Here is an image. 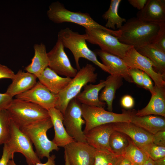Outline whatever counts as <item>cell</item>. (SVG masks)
I'll return each mask as SVG.
<instances>
[{"instance_id": "1", "label": "cell", "mask_w": 165, "mask_h": 165, "mask_svg": "<svg viewBox=\"0 0 165 165\" xmlns=\"http://www.w3.org/2000/svg\"><path fill=\"white\" fill-rule=\"evenodd\" d=\"M118 30L121 31L117 37L119 41L136 49L155 42L165 32V23L146 22L134 17Z\"/></svg>"}, {"instance_id": "2", "label": "cell", "mask_w": 165, "mask_h": 165, "mask_svg": "<svg viewBox=\"0 0 165 165\" xmlns=\"http://www.w3.org/2000/svg\"><path fill=\"white\" fill-rule=\"evenodd\" d=\"M57 39L61 42L64 47L68 49L72 53L78 70L80 68L79 59L82 58L91 61L104 71L112 75L110 70L98 61L95 52L88 47L85 34H80L66 28L58 32Z\"/></svg>"}, {"instance_id": "3", "label": "cell", "mask_w": 165, "mask_h": 165, "mask_svg": "<svg viewBox=\"0 0 165 165\" xmlns=\"http://www.w3.org/2000/svg\"><path fill=\"white\" fill-rule=\"evenodd\" d=\"M47 15L49 20L55 23L72 22L83 26L85 28H93L102 29L109 32L116 37H119L121 34V31L119 30H113L99 24L88 13L70 11L58 1L50 4L47 12Z\"/></svg>"}, {"instance_id": "4", "label": "cell", "mask_w": 165, "mask_h": 165, "mask_svg": "<svg viewBox=\"0 0 165 165\" xmlns=\"http://www.w3.org/2000/svg\"><path fill=\"white\" fill-rule=\"evenodd\" d=\"M11 120L20 129L50 117L48 111L36 104L13 99L6 109Z\"/></svg>"}, {"instance_id": "5", "label": "cell", "mask_w": 165, "mask_h": 165, "mask_svg": "<svg viewBox=\"0 0 165 165\" xmlns=\"http://www.w3.org/2000/svg\"><path fill=\"white\" fill-rule=\"evenodd\" d=\"M53 127L50 117L35 122L22 128L21 130L29 138L35 146V152L40 159L49 158L53 150L59 149L48 138L47 131Z\"/></svg>"}, {"instance_id": "6", "label": "cell", "mask_w": 165, "mask_h": 165, "mask_svg": "<svg viewBox=\"0 0 165 165\" xmlns=\"http://www.w3.org/2000/svg\"><path fill=\"white\" fill-rule=\"evenodd\" d=\"M95 70L89 64L80 68L68 86L57 94L58 101L55 108L63 114L69 102L75 98L82 87L88 83L96 82L98 75L95 72Z\"/></svg>"}, {"instance_id": "7", "label": "cell", "mask_w": 165, "mask_h": 165, "mask_svg": "<svg viewBox=\"0 0 165 165\" xmlns=\"http://www.w3.org/2000/svg\"><path fill=\"white\" fill-rule=\"evenodd\" d=\"M82 118L85 126L83 131L84 134L92 128L101 125L118 122H130L129 111L123 110L119 114L105 110L104 108L95 106L81 105Z\"/></svg>"}, {"instance_id": "8", "label": "cell", "mask_w": 165, "mask_h": 165, "mask_svg": "<svg viewBox=\"0 0 165 165\" xmlns=\"http://www.w3.org/2000/svg\"><path fill=\"white\" fill-rule=\"evenodd\" d=\"M86 41L98 45L104 52L123 59L132 46L121 42L109 32L102 29L85 28Z\"/></svg>"}, {"instance_id": "9", "label": "cell", "mask_w": 165, "mask_h": 165, "mask_svg": "<svg viewBox=\"0 0 165 165\" xmlns=\"http://www.w3.org/2000/svg\"><path fill=\"white\" fill-rule=\"evenodd\" d=\"M5 144L13 154L19 152L23 154L28 165H35L41 163L33 149L32 143L29 138L11 119L10 136Z\"/></svg>"}, {"instance_id": "10", "label": "cell", "mask_w": 165, "mask_h": 165, "mask_svg": "<svg viewBox=\"0 0 165 165\" xmlns=\"http://www.w3.org/2000/svg\"><path fill=\"white\" fill-rule=\"evenodd\" d=\"M63 116V124L68 135L75 141L86 142L82 129L85 122L82 119L81 105L75 98L69 102Z\"/></svg>"}, {"instance_id": "11", "label": "cell", "mask_w": 165, "mask_h": 165, "mask_svg": "<svg viewBox=\"0 0 165 165\" xmlns=\"http://www.w3.org/2000/svg\"><path fill=\"white\" fill-rule=\"evenodd\" d=\"M64 48L61 42L57 39L53 48L47 53L48 67L59 75L73 78L77 70L72 66Z\"/></svg>"}, {"instance_id": "12", "label": "cell", "mask_w": 165, "mask_h": 165, "mask_svg": "<svg viewBox=\"0 0 165 165\" xmlns=\"http://www.w3.org/2000/svg\"><path fill=\"white\" fill-rule=\"evenodd\" d=\"M123 60L129 68L138 69L146 73L154 81L155 85L165 86V75L156 72L149 60L139 53L133 47L128 50Z\"/></svg>"}, {"instance_id": "13", "label": "cell", "mask_w": 165, "mask_h": 165, "mask_svg": "<svg viewBox=\"0 0 165 165\" xmlns=\"http://www.w3.org/2000/svg\"><path fill=\"white\" fill-rule=\"evenodd\" d=\"M15 98L36 104L47 111L56 107L58 99L57 94L51 93L39 81L32 88Z\"/></svg>"}, {"instance_id": "14", "label": "cell", "mask_w": 165, "mask_h": 165, "mask_svg": "<svg viewBox=\"0 0 165 165\" xmlns=\"http://www.w3.org/2000/svg\"><path fill=\"white\" fill-rule=\"evenodd\" d=\"M64 148L71 165H94L96 149L86 142L75 141Z\"/></svg>"}, {"instance_id": "15", "label": "cell", "mask_w": 165, "mask_h": 165, "mask_svg": "<svg viewBox=\"0 0 165 165\" xmlns=\"http://www.w3.org/2000/svg\"><path fill=\"white\" fill-rule=\"evenodd\" d=\"M114 130L112 123L95 127L85 134L86 142L96 150L113 153L109 141L111 135Z\"/></svg>"}, {"instance_id": "16", "label": "cell", "mask_w": 165, "mask_h": 165, "mask_svg": "<svg viewBox=\"0 0 165 165\" xmlns=\"http://www.w3.org/2000/svg\"><path fill=\"white\" fill-rule=\"evenodd\" d=\"M112 124L114 130L126 135L136 145L153 142V135L131 122H118Z\"/></svg>"}, {"instance_id": "17", "label": "cell", "mask_w": 165, "mask_h": 165, "mask_svg": "<svg viewBox=\"0 0 165 165\" xmlns=\"http://www.w3.org/2000/svg\"><path fill=\"white\" fill-rule=\"evenodd\" d=\"M95 53L99 56L102 64L110 70L112 75L119 76L129 82H133L129 73V68L122 59L101 49L96 50Z\"/></svg>"}, {"instance_id": "18", "label": "cell", "mask_w": 165, "mask_h": 165, "mask_svg": "<svg viewBox=\"0 0 165 165\" xmlns=\"http://www.w3.org/2000/svg\"><path fill=\"white\" fill-rule=\"evenodd\" d=\"M136 15V17L144 21L165 23V0H147L144 7Z\"/></svg>"}, {"instance_id": "19", "label": "cell", "mask_w": 165, "mask_h": 165, "mask_svg": "<svg viewBox=\"0 0 165 165\" xmlns=\"http://www.w3.org/2000/svg\"><path fill=\"white\" fill-rule=\"evenodd\" d=\"M48 111L54 130V137L52 141L57 147L64 148L75 140L65 130L63 123V114L61 111L55 108Z\"/></svg>"}, {"instance_id": "20", "label": "cell", "mask_w": 165, "mask_h": 165, "mask_svg": "<svg viewBox=\"0 0 165 165\" xmlns=\"http://www.w3.org/2000/svg\"><path fill=\"white\" fill-rule=\"evenodd\" d=\"M154 93L152 94L148 103L145 108L135 112L136 116L157 115L165 117V86L154 85Z\"/></svg>"}, {"instance_id": "21", "label": "cell", "mask_w": 165, "mask_h": 165, "mask_svg": "<svg viewBox=\"0 0 165 165\" xmlns=\"http://www.w3.org/2000/svg\"><path fill=\"white\" fill-rule=\"evenodd\" d=\"M37 77L28 72L19 70L15 74L12 82L5 93L12 97L22 94L32 88L37 82Z\"/></svg>"}, {"instance_id": "22", "label": "cell", "mask_w": 165, "mask_h": 165, "mask_svg": "<svg viewBox=\"0 0 165 165\" xmlns=\"http://www.w3.org/2000/svg\"><path fill=\"white\" fill-rule=\"evenodd\" d=\"M131 116L130 122L148 132L154 135L157 132L165 130L164 117L156 115L138 116L134 110L129 111Z\"/></svg>"}, {"instance_id": "23", "label": "cell", "mask_w": 165, "mask_h": 165, "mask_svg": "<svg viewBox=\"0 0 165 165\" xmlns=\"http://www.w3.org/2000/svg\"><path fill=\"white\" fill-rule=\"evenodd\" d=\"M37 78L40 83L51 93L56 94L63 90L72 79L71 78L60 76L48 67Z\"/></svg>"}, {"instance_id": "24", "label": "cell", "mask_w": 165, "mask_h": 165, "mask_svg": "<svg viewBox=\"0 0 165 165\" xmlns=\"http://www.w3.org/2000/svg\"><path fill=\"white\" fill-rule=\"evenodd\" d=\"M105 81L101 80L99 83H91L84 86L83 90L80 92L75 97L76 100L82 104L104 108L106 103L100 101L99 93L105 86Z\"/></svg>"}, {"instance_id": "25", "label": "cell", "mask_w": 165, "mask_h": 165, "mask_svg": "<svg viewBox=\"0 0 165 165\" xmlns=\"http://www.w3.org/2000/svg\"><path fill=\"white\" fill-rule=\"evenodd\" d=\"M34 55L31 63L25 68L27 72L35 75L37 78L49 66V60L46 46L42 43L33 46Z\"/></svg>"}, {"instance_id": "26", "label": "cell", "mask_w": 165, "mask_h": 165, "mask_svg": "<svg viewBox=\"0 0 165 165\" xmlns=\"http://www.w3.org/2000/svg\"><path fill=\"white\" fill-rule=\"evenodd\" d=\"M135 49L149 60L156 72L165 75V52L157 49L152 44L145 45Z\"/></svg>"}, {"instance_id": "27", "label": "cell", "mask_w": 165, "mask_h": 165, "mask_svg": "<svg viewBox=\"0 0 165 165\" xmlns=\"http://www.w3.org/2000/svg\"><path fill=\"white\" fill-rule=\"evenodd\" d=\"M123 79L119 76L110 75L105 80V86L99 97L100 101L105 102L108 111L112 112V104L115 93L116 90L122 85Z\"/></svg>"}, {"instance_id": "28", "label": "cell", "mask_w": 165, "mask_h": 165, "mask_svg": "<svg viewBox=\"0 0 165 165\" xmlns=\"http://www.w3.org/2000/svg\"><path fill=\"white\" fill-rule=\"evenodd\" d=\"M121 0H111L108 9L104 13L102 17L107 21L105 27L115 30L116 26L119 29L123 26V22H126V20L121 17L118 14V9Z\"/></svg>"}, {"instance_id": "29", "label": "cell", "mask_w": 165, "mask_h": 165, "mask_svg": "<svg viewBox=\"0 0 165 165\" xmlns=\"http://www.w3.org/2000/svg\"><path fill=\"white\" fill-rule=\"evenodd\" d=\"M129 138L125 134L114 130L109 139V145L113 153L117 155H123L129 144Z\"/></svg>"}, {"instance_id": "30", "label": "cell", "mask_w": 165, "mask_h": 165, "mask_svg": "<svg viewBox=\"0 0 165 165\" xmlns=\"http://www.w3.org/2000/svg\"><path fill=\"white\" fill-rule=\"evenodd\" d=\"M132 163L142 165L149 157L130 138L129 144L123 155Z\"/></svg>"}, {"instance_id": "31", "label": "cell", "mask_w": 165, "mask_h": 165, "mask_svg": "<svg viewBox=\"0 0 165 165\" xmlns=\"http://www.w3.org/2000/svg\"><path fill=\"white\" fill-rule=\"evenodd\" d=\"M123 156L107 151L96 149L94 165H118Z\"/></svg>"}, {"instance_id": "32", "label": "cell", "mask_w": 165, "mask_h": 165, "mask_svg": "<svg viewBox=\"0 0 165 165\" xmlns=\"http://www.w3.org/2000/svg\"><path fill=\"white\" fill-rule=\"evenodd\" d=\"M11 119L6 110L0 109V145L6 143L10 134Z\"/></svg>"}, {"instance_id": "33", "label": "cell", "mask_w": 165, "mask_h": 165, "mask_svg": "<svg viewBox=\"0 0 165 165\" xmlns=\"http://www.w3.org/2000/svg\"><path fill=\"white\" fill-rule=\"evenodd\" d=\"M136 145L153 160L165 157V147L156 145L153 142Z\"/></svg>"}, {"instance_id": "34", "label": "cell", "mask_w": 165, "mask_h": 165, "mask_svg": "<svg viewBox=\"0 0 165 165\" xmlns=\"http://www.w3.org/2000/svg\"><path fill=\"white\" fill-rule=\"evenodd\" d=\"M144 72L138 69L129 68V73L133 82L142 87Z\"/></svg>"}, {"instance_id": "35", "label": "cell", "mask_w": 165, "mask_h": 165, "mask_svg": "<svg viewBox=\"0 0 165 165\" xmlns=\"http://www.w3.org/2000/svg\"><path fill=\"white\" fill-rule=\"evenodd\" d=\"M14 154L10 151L6 144H4L2 154L0 159V165H8L9 161L13 159Z\"/></svg>"}, {"instance_id": "36", "label": "cell", "mask_w": 165, "mask_h": 165, "mask_svg": "<svg viewBox=\"0 0 165 165\" xmlns=\"http://www.w3.org/2000/svg\"><path fill=\"white\" fill-rule=\"evenodd\" d=\"M15 75V73L11 69L0 64V79L6 78L12 80Z\"/></svg>"}, {"instance_id": "37", "label": "cell", "mask_w": 165, "mask_h": 165, "mask_svg": "<svg viewBox=\"0 0 165 165\" xmlns=\"http://www.w3.org/2000/svg\"><path fill=\"white\" fill-rule=\"evenodd\" d=\"M153 143L158 145L165 147V130L160 131L153 135Z\"/></svg>"}, {"instance_id": "38", "label": "cell", "mask_w": 165, "mask_h": 165, "mask_svg": "<svg viewBox=\"0 0 165 165\" xmlns=\"http://www.w3.org/2000/svg\"><path fill=\"white\" fill-rule=\"evenodd\" d=\"M6 94L0 93V109L6 110L13 99Z\"/></svg>"}, {"instance_id": "39", "label": "cell", "mask_w": 165, "mask_h": 165, "mask_svg": "<svg viewBox=\"0 0 165 165\" xmlns=\"http://www.w3.org/2000/svg\"><path fill=\"white\" fill-rule=\"evenodd\" d=\"M142 87L145 89L148 90L151 95L154 92V86L149 76L145 73L144 72L142 81Z\"/></svg>"}, {"instance_id": "40", "label": "cell", "mask_w": 165, "mask_h": 165, "mask_svg": "<svg viewBox=\"0 0 165 165\" xmlns=\"http://www.w3.org/2000/svg\"><path fill=\"white\" fill-rule=\"evenodd\" d=\"M134 98L130 95H126L122 98L121 104L125 108L130 109L134 106Z\"/></svg>"}, {"instance_id": "41", "label": "cell", "mask_w": 165, "mask_h": 165, "mask_svg": "<svg viewBox=\"0 0 165 165\" xmlns=\"http://www.w3.org/2000/svg\"><path fill=\"white\" fill-rule=\"evenodd\" d=\"M152 44L157 49L165 52V32Z\"/></svg>"}, {"instance_id": "42", "label": "cell", "mask_w": 165, "mask_h": 165, "mask_svg": "<svg viewBox=\"0 0 165 165\" xmlns=\"http://www.w3.org/2000/svg\"><path fill=\"white\" fill-rule=\"evenodd\" d=\"M56 156L54 155H52L48 158L47 161L45 163H39L35 165H56L55 162ZM8 165H17L13 159L10 160L8 163Z\"/></svg>"}, {"instance_id": "43", "label": "cell", "mask_w": 165, "mask_h": 165, "mask_svg": "<svg viewBox=\"0 0 165 165\" xmlns=\"http://www.w3.org/2000/svg\"><path fill=\"white\" fill-rule=\"evenodd\" d=\"M147 0H128L129 3L134 7L139 10L142 9L146 4Z\"/></svg>"}, {"instance_id": "44", "label": "cell", "mask_w": 165, "mask_h": 165, "mask_svg": "<svg viewBox=\"0 0 165 165\" xmlns=\"http://www.w3.org/2000/svg\"><path fill=\"white\" fill-rule=\"evenodd\" d=\"M132 163L123 156L118 165H131Z\"/></svg>"}, {"instance_id": "45", "label": "cell", "mask_w": 165, "mask_h": 165, "mask_svg": "<svg viewBox=\"0 0 165 165\" xmlns=\"http://www.w3.org/2000/svg\"><path fill=\"white\" fill-rule=\"evenodd\" d=\"M153 161L154 165H165V157Z\"/></svg>"}, {"instance_id": "46", "label": "cell", "mask_w": 165, "mask_h": 165, "mask_svg": "<svg viewBox=\"0 0 165 165\" xmlns=\"http://www.w3.org/2000/svg\"><path fill=\"white\" fill-rule=\"evenodd\" d=\"M142 165H154V161L149 157Z\"/></svg>"}, {"instance_id": "47", "label": "cell", "mask_w": 165, "mask_h": 165, "mask_svg": "<svg viewBox=\"0 0 165 165\" xmlns=\"http://www.w3.org/2000/svg\"><path fill=\"white\" fill-rule=\"evenodd\" d=\"M64 159L65 160V165H71L68 160V156L65 151H64Z\"/></svg>"}, {"instance_id": "48", "label": "cell", "mask_w": 165, "mask_h": 165, "mask_svg": "<svg viewBox=\"0 0 165 165\" xmlns=\"http://www.w3.org/2000/svg\"><path fill=\"white\" fill-rule=\"evenodd\" d=\"M131 165H139L136 164H135V163H132Z\"/></svg>"}]
</instances>
